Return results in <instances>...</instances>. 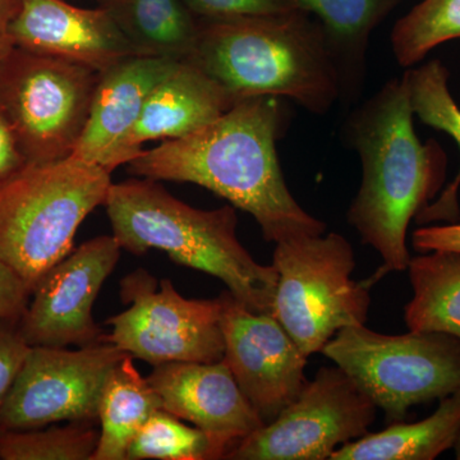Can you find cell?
Instances as JSON below:
<instances>
[{
  "label": "cell",
  "instance_id": "9c48e42d",
  "mask_svg": "<svg viewBox=\"0 0 460 460\" xmlns=\"http://www.w3.org/2000/svg\"><path fill=\"white\" fill-rule=\"evenodd\" d=\"M128 305L107 321L104 341L148 365L222 361V299H189L169 279L157 280L137 269L120 280Z\"/></svg>",
  "mask_w": 460,
  "mask_h": 460
},
{
  "label": "cell",
  "instance_id": "52a82bcc",
  "mask_svg": "<svg viewBox=\"0 0 460 460\" xmlns=\"http://www.w3.org/2000/svg\"><path fill=\"white\" fill-rule=\"evenodd\" d=\"M321 353L384 411L389 425L404 420L411 408L460 392V339L444 332L386 335L348 326Z\"/></svg>",
  "mask_w": 460,
  "mask_h": 460
},
{
  "label": "cell",
  "instance_id": "f546056e",
  "mask_svg": "<svg viewBox=\"0 0 460 460\" xmlns=\"http://www.w3.org/2000/svg\"><path fill=\"white\" fill-rule=\"evenodd\" d=\"M30 163L21 150L8 118L0 108V189L25 171Z\"/></svg>",
  "mask_w": 460,
  "mask_h": 460
},
{
  "label": "cell",
  "instance_id": "4dcf8cb0",
  "mask_svg": "<svg viewBox=\"0 0 460 460\" xmlns=\"http://www.w3.org/2000/svg\"><path fill=\"white\" fill-rule=\"evenodd\" d=\"M411 244L420 253L450 251L460 253V223L422 226L411 234Z\"/></svg>",
  "mask_w": 460,
  "mask_h": 460
},
{
  "label": "cell",
  "instance_id": "cb8c5ba5",
  "mask_svg": "<svg viewBox=\"0 0 460 460\" xmlns=\"http://www.w3.org/2000/svg\"><path fill=\"white\" fill-rule=\"evenodd\" d=\"M460 39V0H422L395 23L390 42L399 66L411 68L429 51Z\"/></svg>",
  "mask_w": 460,
  "mask_h": 460
},
{
  "label": "cell",
  "instance_id": "2e32d148",
  "mask_svg": "<svg viewBox=\"0 0 460 460\" xmlns=\"http://www.w3.org/2000/svg\"><path fill=\"white\" fill-rule=\"evenodd\" d=\"M180 63L135 56L99 74L89 119L71 156L115 171V154L137 123L148 95Z\"/></svg>",
  "mask_w": 460,
  "mask_h": 460
},
{
  "label": "cell",
  "instance_id": "4fadbf2b",
  "mask_svg": "<svg viewBox=\"0 0 460 460\" xmlns=\"http://www.w3.org/2000/svg\"><path fill=\"white\" fill-rule=\"evenodd\" d=\"M220 299L224 362L268 425L304 389L308 357L274 314L248 310L229 290Z\"/></svg>",
  "mask_w": 460,
  "mask_h": 460
},
{
  "label": "cell",
  "instance_id": "1f68e13d",
  "mask_svg": "<svg viewBox=\"0 0 460 460\" xmlns=\"http://www.w3.org/2000/svg\"><path fill=\"white\" fill-rule=\"evenodd\" d=\"M20 0H0V60L14 47L11 26L16 17Z\"/></svg>",
  "mask_w": 460,
  "mask_h": 460
},
{
  "label": "cell",
  "instance_id": "d4e9b609",
  "mask_svg": "<svg viewBox=\"0 0 460 460\" xmlns=\"http://www.w3.org/2000/svg\"><path fill=\"white\" fill-rule=\"evenodd\" d=\"M228 449L205 431L165 410L156 411L129 445L127 460H213Z\"/></svg>",
  "mask_w": 460,
  "mask_h": 460
},
{
  "label": "cell",
  "instance_id": "7402d4cb",
  "mask_svg": "<svg viewBox=\"0 0 460 460\" xmlns=\"http://www.w3.org/2000/svg\"><path fill=\"white\" fill-rule=\"evenodd\" d=\"M413 296L404 308L411 332H436L460 339V253L432 251L411 257Z\"/></svg>",
  "mask_w": 460,
  "mask_h": 460
},
{
  "label": "cell",
  "instance_id": "484cf974",
  "mask_svg": "<svg viewBox=\"0 0 460 460\" xmlns=\"http://www.w3.org/2000/svg\"><path fill=\"white\" fill-rule=\"evenodd\" d=\"M95 423L68 422L25 431H0L2 460H93L99 444Z\"/></svg>",
  "mask_w": 460,
  "mask_h": 460
},
{
  "label": "cell",
  "instance_id": "ac0fdd59",
  "mask_svg": "<svg viewBox=\"0 0 460 460\" xmlns=\"http://www.w3.org/2000/svg\"><path fill=\"white\" fill-rule=\"evenodd\" d=\"M137 56L186 62L199 20L181 0H99Z\"/></svg>",
  "mask_w": 460,
  "mask_h": 460
},
{
  "label": "cell",
  "instance_id": "7a4b0ae2",
  "mask_svg": "<svg viewBox=\"0 0 460 460\" xmlns=\"http://www.w3.org/2000/svg\"><path fill=\"white\" fill-rule=\"evenodd\" d=\"M413 117L401 77L387 81L344 124L348 146L362 162L361 187L347 222L383 259L370 278L374 284L389 272L407 271L408 226L438 198L447 178V153L438 141H420Z\"/></svg>",
  "mask_w": 460,
  "mask_h": 460
},
{
  "label": "cell",
  "instance_id": "7c38bea8",
  "mask_svg": "<svg viewBox=\"0 0 460 460\" xmlns=\"http://www.w3.org/2000/svg\"><path fill=\"white\" fill-rule=\"evenodd\" d=\"M114 235L89 239L54 265L33 288L18 321L30 347H87L104 343L93 310L102 287L119 261Z\"/></svg>",
  "mask_w": 460,
  "mask_h": 460
},
{
  "label": "cell",
  "instance_id": "6da1fadb",
  "mask_svg": "<svg viewBox=\"0 0 460 460\" xmlns=\"http://www.w3.org/2000/svg\"><path fill=\"white\" fill-rule=\"evenodd\" d=\"M283 123L275 96L238 100L198 131L142 151L127 164L128 172L211 190L252 215L266 242L323 234L325 224L296 202L284 180L277 151Z\"/></svg>",
  "mask_w": 460,
  "mask_h": 460
},
{
  "label": "cell",
  "instance_id": "9a60e30c",
  "mask_svg": "<svg viewBox=\"0 0 460 460\" xmlns=\"http://www.w3.org/2000/svg\"><path fill=\"white\" fill-rule=\"evenodd\" d=\"M14 47L107 71L137 56L104 8L75 7L65 0H20L11 26Z\"/></svg>",
  "mask_w": 460,
  "mask_h": 460
},
{
  "label": "cell",
  "instance_id": "44dd1931",
  "mask_svg": "<svg viewBox=\"0 0 460 460\" xmlns=\"http://www.w3.org/2000/svg\"><path fill=\"white\" fill-rule=\"evenodd\" d=\"M162 399L147 377L126 356L109 375L99 404L100 436L93 460H127L133 438L156 411Z\"/></svg>",
  "mask_w": 460,
  "mask_h": 460
},
{
  "label": "cell",
  "instance_id": "836d02e7",
  "mask_svg": "<svg viewBox=\"0 0 460 460\" xmlns=\"http://www.w3.org/2000/svg\"><path fill=\"white\" fill-rule=\"evenodd\" d=\"M98 2H99V0H98Z\"/></svg>",
  "mask_w": 460,
  "mask_h": 460
},
{
  "label": "cell",
  "instance_id": "8992f818",
  "mask_svg": "<svg viewBox=\"0 0 460 460\" xmlns=\"http://www.w3.org/2000/svg\"><path fill=\"white\" fill-rule=\"evenodd\" d=\"M278 272L274 310L299 349L323 352L341 329L365 325L370 311V279H352V244L339 234L310 235L275 243Z\"/></svg>",
  "mask_w": 460,
  "mask_h": 460
},
{
  "label": "cell",
  "instance_id": "4316f807",
  "mask_svg": "<svg viewBox=\"0 0 460 460\" xmlns=\"http://www.w3.org/2000/svg\"><path fill=\"white\" fill-rule=\"evenodd\" d=\"M198 20L271 16L302 9L296 0H181Z\"/></svg>",
  "mask_w": 460,
  "mask_h": 460
},
{
  "label": "cell",
  "instance_id": "603a6c76",
  "mask_svg": "<svg viewBox=\"0 0 460 460\" xmlns=\"http://www.w3.org/2000/svg\"><path fill=\"white\" fill-rule=\"evenodd\" d=\"M414 115L420 122L445 132L456 142L460 150V108L449 90V71L438 59L426 65L411 66L402 75ZM460 168L452 183L440 196L416 217L419 224L456 223L460 217L458 192Z\"/></svg>",
  "mask_w": 460,
  "mask_h": 460
},
{
  "label": "cell",
  "instance_id": "5bb4252c",
  "mask_svg": "<svg viewBox=\"0 0 460 460\" xmlns=\"http://www.w3.org/2000/svg\"><path fill=\"white\" fill-rule=\"evenodd\" d=\"M147 380L162 399L163 410L202 429L228 453L265 425L224 359L164 363L155 366Z\"/></svg>",
  "mask_w": 460,
  "mask_h": 460
},
{
  "label": "cell",
  "instance_id": "5b68a950",
  "mask_svg": "<svg viewBox=\"0 0 460 460\" xmlns=\"http://www.w3.org/2000/svg\"><path fill=\"white\" fill-rule=\"evenodd\" d=\"M111 172L69 156L30 164L0 189V260L31 289L74 251L84 220L105 204Z\"/></svg>",
  "mask_w": 460,
  "mask_h": 460
},
{
  "label": "cell",
  "instance_id": "277c9868",
  "mask_svg": "<svg viewBox=\"0 0 460 460\" xmlns=\"http://www.w3.org/2000/svg\"><path fill=\"white\" fill-rule=\"evenodd\" d=\"M104 206L122 250L163 251L172 261L222 280L248 310L272 314L278 272L242 246L234 206L192 208L146 178L111 183Z\"/></svg>",
  "mask_w": 460,
  "mask_h": 460
},
{
  "label": "cell",
  "instance_id": "d6986e66",
  "mask_svg": "<svg viewBox=\"0 0 460 460\" xmlns=\"http://www.w3.org/2000/svg\"><path fill=\"white\" fill-rule=\"evenodd\" d=\"M325 27L343 78V99L361 95L372 33L402 0H296Z\"/></svg>",
  "mask_w": 460,
  "mask_h": 460
},
{
  "label": "cell",
  "instance_id": "8fae6325",
  "mask_svg": "<svg viewBox=\"0 0 460 460\" xmlns=\"http://www.w3.org/2000/svg\"><path fill=\"white\" fill-rule=\"evenodd\" d=\"M114 344L78 349L31 347L0 411V431H25L60 422H99L109 375L124 357Z\"/></svg>",
  "mask_w": 460,
  "mask_h": 460
},
{
  "label": "cell",
  "instance_id": "ffe728a7",
  "mask_svg": "<svg viewBox=\"0 0 460 460\" xmlns=\"http://www.w3.org/2000/svg\"><path fill=\"white\" fill-rule=\"evenodd\" d=\"M428 419L390 423L335 450L330 460H434L453 449L460 432V392L438 401Z\"/></svg>",
  "mask_w": 460,
  "mask_h": 460
},
{
  "label": "cell",
  "instance_id": "e0dca14e",
  "mask_svg": "<svg viewBox=\"0 0 460 460\" xmlns=\"http://www.w3.org/2000/svg\"><path fill=\"white\" fill-rule=\"evenodd\" d=\"M198 66L181 62L151 91L137 123L118 148L114 169L136 159L148 141H172L198 131L235 104Z\"/></svg>",
  "mask_w": 460,
  "mask_h": 460
},
{
  "label": "cell",
  "instance_id": "ba28073f",
  "mask_svg": "<svg viewBox=\"0 0 460 460\" xmlns=\"http://www.w3.org/2000/svg\"><path fill=\"white\" fill-rule=\"evenodd\" d=\"M99 72L13 47L0 60V108L30 164L74 154L89 119Z\"/></svg>",
  "mask_w": 460,
  "mask_h": 460
},
{
  "label": "cell",
  "instance_id": "30bf717a",
  "mask_svg": "<svg viewBox=\"0 0 460 460\" xmlns=\"http://www.w3.org/2000/svg\"><path fill=\"white\" fill-rule=\"evenodd\" d=\"M377 407L341 367H321L272 422L234 445L233 460H325L366 434Z\"/></svg>",
  "mask_w": 460,
  "mask_h": 460
},
{
  "label": "cell",
  "instance_id": "3957f363",
  "mask_svg": "<svg viewBox=\"0 0 460 460\" xmlns=\"http://www.w3.org/2000/svg\"><path fill=\"white\" fill-rule=\"evenodd\" d=\"M186 62L235 102L288 98L316 115L343 98L341 66L323 23L304 9L271 16L199 20Z\"/></svg>",
  "mask_w": 460,
  "mask_h": 460
},
{
  "label": "cell",
  "instance_id": "d6a6232c",
  "mask_svg": "<svg viewBox=\"0 0 460 460\" xmlns=\"http://www.w3.org/2000/svg\"><path fill=\"white\" fill-rule=\"evenodd\" d=\"M454 453H456V458L460 460V432L458 438H456V444H454Z\"/></svg>",
  "mask_w": 460,
  "mask_h": 460
},
{
  "label": "cell",
  "instance_id": "83f0119b",
  "mask_svg": "<svg viewBox=\"0 0 460 460\" xmlns=\"http://www.w3.org/2000/svg\"><path fill=\"white\" fill-rule=\"evenodd\" d=\"M30 345L17 321L0 320V411L22 368Z\"/></svg>",
  "mask_w": 460,
  "mask_h": 460
},
{
  "label": "cell",
  "instance_id": "f1b7e54d",
  "mask_svg": "<svg viewBox=\"0 0 460 460\" xmlns=\"http://www.w3.org/2000/svg\"><path fill=\"white\" fill-rule=\"evenodd\" d=\"M31 298V289L11 266L0 260V320L20 321Z\"/></svg>",
  "mask_w": 460,
  "mask_h": 460
}]
</instances>
